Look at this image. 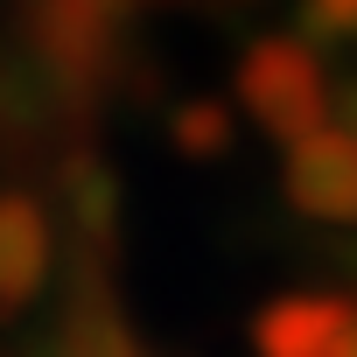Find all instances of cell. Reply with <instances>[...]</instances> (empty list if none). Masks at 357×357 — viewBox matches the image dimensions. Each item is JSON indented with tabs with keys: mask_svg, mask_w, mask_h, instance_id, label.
Masks as SVG:
<instances>
[{
	"mask_svg": "<svg viewBox=\"0 0 357 357\" xmlns=\"http://www.w3.org/2000/svg\"><path fill=\"white\" fill-rule=\"evenodd\" d=\"M329 98H336V77H329L322 50H308L301 36H259L238 56V105L280 147H301L308 133H322Z\"/></svg>",
	"mask_w": 357,
	"mask_h": 357,
	"instance_id": "obj_1",
	"label": "cell"
},
{
	"mask_svg": "<svg viewBox=\"0 0 357 357\" xmlns=\"http://www.w3.org/2000/svg\"><path fill=\"white\" fill-rule=\"evenodd\" d=\"M259 357H357V301L350 294H280L252 322Z\"/></svg>",
	"mask_w": 357,
	"mask_h": 357,
	"instance_id": "obj_2",
	"label": "cell"
},
{
	"mask_svg": "<svg viewBox=\"0 0 357 357\" xmlns=\"http://www.w3.org/2000/svg\"><path fill=\"white\" fill-rule=\"evenodd\" d=\"M287 204L322 225H357V133L322 126L287 147Z\"/></svg>",
	"mask_w": 357,
	"mask_h": 357,
	"instance_id": "obj_3",
	"label": "cell"
},
{
	"mask_svg": "<svg viewBox=\"0 0 357 357\" xmlns=\"http://www.w3.org/2000/svg\"><path fill=\"white\" fill-rule=\"evenodd\" d=\"M50 280V211L29 190H0V308H29Z\"/></svg>",
	"mask_w": 357,
	"mask_h": 357,
	"instance_id": "obj_4",
	"label": "cell"
},
{
	"mask_svg": "<svg viewBox=\"0 0 357 357\" xmlns=\"http://www.w3.org/2000/svg\"><path fill=\"white\" fill-rule=\"evenodd\" d=\"M63 204H70V231L84 238V245H105L112 238V175L84 154V161H70L63 168Z\"/></svg>",
	"mask_w": 357,
	"mask_h": 357,
	"instance_id": "obj_5",
	"label": "cell"
},
{
	"mask_svg": "<svg viewBox=\"0 0 357 357\" xmlns=\"http://www.w3.org/2000/svg\"><path fill=\"white\" fill-rule=\"evenodd\" d=\"M175 147H183L190 161H218L225 147H231V112L218 105V98H190V105H175Z\"/></svg>",
	"mask_w": 357,
	"mask_h": 357,
	"instance_id": "obj_6",
	"label": "cell"
},
{
	"mask_svg": "<svg viewBox=\"0 0 357 357\" xmlns=\"http://www.w3.org/2000/svg\"><path fill=\"white\" fill-rule=\"evenodd\" d=\"M301 43L308 50H350L357 43V0H301Z\"/></svg>",
	"mask_w": 357,
	"mask_h": 357,
	"instance_id": "obj_7",
	"label": "cell"
},
{
	"mask_svg": "<svg viewBox=\"0 0 357 357\" xmlns=\"http://www.w3.org/2000/svg\"><path fill=\"white\" fill-rule=\"evenodd\" d=\"M329 119H336L343 133H357V70H343V77H336V98H329Z\"/></svg>",
	"mask_w": 357,
	"mask_h": 357,
	"instance_id": "obj_8",
	"label": "cell"
}]
</instances>
